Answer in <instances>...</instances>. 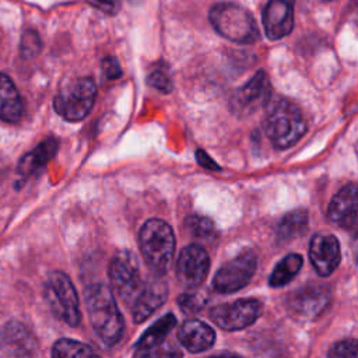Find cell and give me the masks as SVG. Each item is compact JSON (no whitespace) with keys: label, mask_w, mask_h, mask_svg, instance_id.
I'll return each instance as SVG.
<instances>
[{"label":"cell","mask_w":358,"mask_h":358,"mask_svg":"<svg viewBox=\"0 0 358 358\" xmlns=\"http://www.w3.org/2000/svg\"><path fill=\"white\" fill-rule=\"evenodd\" d=\"M52 355L57 358L63 357H91L96 355L91 347L84 343L70 340V338H60L53 344Z\"/></svg>","instance_id":"24"},{"label":"cell","mask_w":358,"mask_h":358,"mask_svg":"<svg viewBox=\"0 0 358 358\" xmlns=\"http://www.w3.org/2000/svg\"><path fill=\"white\" fill-rule=\"evenodd\" d=\"M303 259L298 253H289L282 260L277 263L274 270L268 277V284L271 287H282L288 284L301 270Z\"/></svg>","instance_id":"23"},{"label":"cell","mask_w":358,"mask_h":358,"mask_svg":"<svg viewBox=\"0 0 358 358\" xmlns=\"http://www.w3.org/2000/svg\"><path fill=\"white\" fill-rule=\"evenodd\" d=\"M196 159L199 162V165H201L203 168L206 169H210V171H220V166L207 155L206 151L203 150H197L196 151Z\"/></svg>","instance_id":"32"},{"label":"cell","mask_w":358,"mask_h":358,"mask_svg":"<svg viewBox=\"0 0 358 358\" xmlns=\"http://www.w3.org/2000/svg\"><path fill=\"white\" fill-rule=\"evenodd\" d=\"M109 280L117 296L130 308L141 295L150 277H144L137 256L127 249L116 252L109 264Z\"/></svg>","instance_id":"5"},{"label":"cell","mask_w":358,"mask_h":358,"mask_svg":"<svg viewBox=\"0 0 358 358\" xmlns=\"http://www.w3.org/2000/svg\"><path fill=\"white\" fill-rule=\"evenodd\" d=\"M264 130L270 143L280 150L294 145L305 133L306 122L301 109L287 98L268 99Z\"/></svg>","instance_id":"2"},{"label":"cell","mask_w":358,"mask_h":358,"mask_svg":"<svg viewBox=\"0 0 358 358\" xmlns=\"http://www.w3.org/2000/svg\"><path fill=\"white\" fill-rule=\"evenodd\" d=\"M45 298L52 312L69 326H77L81 320L78 295L71 280L62 271L50 273L45 284Z\"/></svg>","instance_id":"7"},{"label":"cell","mask_w":358,"mask_h":358,"mask_svg":"<svg viewBox=\"0 0 358 358\" xmlns=\"http://www.w3.org/2000/svg\"><path fill=\"white\" fill-rule=\"evenodd\" d=\"M178 305L185 313H197L206 305V299L199 292H186L178 298Z\"/></svg>","instance_id":"27"},{"label":"cell","mask_w":358,"mask_h":358,"mask_svg":"<svg viewBox=\"0 0 358 358\" xmlns=\"http://www.w3.org/2000/svg\"><path fill=\"white\" fill-rule=\"evenodd\" d=\"M59 143L56 138L49 137L39 143L32 151L27 152L18 162L17 171L21 178H28L42 169L57 152Z\"/></svg>","instance_id":"19"},{"label":"cell","mask_w":358,"mask_h":358,"mask_svg":"<svg viewBox=\"0 0 358 358\" xmlns=\"http://www.w3.org/2000/svg\"><path fill=\"white\" fill-rule=\"evenodd\" d=\"M186 231L197 239H211L215 235L214 222L203 215H189L185 220Z\"/></svg>","instance_id":"25"},{"label":"cell","mask_w":358,"mask_h":358,"mask_svg":"<svg viewBox=\"0 0 358 358\" xmlns=\"http://www.w3.org/2000/svg\"><path fill=\"white\" fill-rule=\"evenodd\" d=\"M309 257L320 277L330 275L337 268L341 257L338 239L330 234H316L310 239Z\"/></svg>","instance_id":"14"},{"label":"cell","mask_w":358,"mask_h":358,"mask_svg":"<svg viewBox=\"0 0 358 358\" xmlns=\"http://www.w3.org/2000/svg\"><path fill=\"white\" fill-rule=\"evenodd\" d=\"M175 324H176V317L172 313H166L162 317H159L143 333V336L134 344L136 355L150 357L152 351H155L158 347L162 345V343L165 341V337L169 334V331L173 329Z\"/></svg>","instance_id":"18"},{"label":"cell","mask_w":358,"mask_h":358,"mask_svg":"<svg viewBox=\"0 0 358 358\" xmlns=\"http://www.w3.org/2000/svg\"><path fill=\"white\" fill-rule=\"evenodd\" d=\"M87 4L91 7L108 14V15H115L120 10V0H85Z\"/></svg>","instance_id":"30"},{"label":"cell","mask_w":358,"mask_h":358,"mask_svg":"<svg viewBox=\"0 0 358 358\" xmlns=\"http://www.w3.org/2000/svg\"><path fill=\"white\" fill-rule=\"evenodd\" d=\"M210 22L214 29L228 41L236 43H255L259 29L250 11L235 3H218L210 10Z\"/></svg>","instance_id":"4"},{"label":"cell","mask_w":358,"mask_h":358,"mask_svg":"<svg viewBox=\"0 0 358 358\" xmlns=\"http://www.w3.org/2000/svg\"><path fill=\"white\" fill-rule=\"evenodd\" d=\"M96 84L91 77L70 81L55 96L53 108L59 116L69 122L83 120L94 106Z\"/></svg>","instance_id":"6"},{"label":"cell","mask_w":358,"mask_h":358,"mask_svg":"<svg viewBox=\"0 0 358 358\" xmlns=\"http://www.w3.org/2000/svg\"><path fill=\"white\" fill-rule=\"evenodd\" d=\"M357 340L355 338H347L343 341L336 343L330 351H329V357L331 358H357L358 351H357Z\"/></svg>","instance_id":"28"},{"label":"cell","mask_w":358,"mask_h":358,"mask_svg":"<svg viewBox=\"0 0 358 358\" xmlns=\"http://www.w3.org/2000/svg\"><path fill=\"white\" fill-rule=\"evenodd\" d=\"M101 66H102V71L108 80H116L122 76V67H120L117 59L113 56H108V57L102 59Z\"/></svg>","instance_id":"31"},{"label":"cell","mask_w":358,"mask_h":358,"mask_svg":"<svg viewBox=\"0 0 358 358\" xmlns=\"http://www.w3.org/2000/svg\"><path fill=\"white\" fill-rule=\"evenodd\" d=\"M270 99V81L264 71H257L231 98V109L239 117H246L267 105Z\"/></svg>","instance_id":"11"},{"label":"cell","mask_w":358,"mask_h":358,"mask_svg":"<svg viewBox=\"0 0 358 358\" xmlns=\"http://www.w3.org/2000/svg\"><path fill=\"white\" fill-rule=\"evenodd\" d=\"M147 83L150 87L164 92V94H168L172 91L173 88V84H172V78L169 76V73L166 71L165 67H157L154 69L150 76L147 77Z\"/></svg>","instance_id":"26"},{"label":"cell","mask_w":358,"mask_h":358,"mask_svg":"<svg viewBox=\"0 0 358 358\" xmlns=\"http://www.w3.org/2000/svg\"><path fill=\"white\" fill-rule=\"evenodd\" d=\"M262 303L257 299H236L229 303L215 305L210 310V319L222 330L234 331L253 324L262 315Z\"/></svg>","instance_id":"9"},{"label":"cell","mask_w":358,"mask_h":358,"mask_svg":"<svg viewBox=\"0 0 358 358\" xmlns=\"http://www.w3.org/2000/svg\"><path fill=\"white\" fill-rule=\"evenodd\" d=\"M84 296L95 334L105 345H115L122 338L124 320L113 298L112 289L106 284L94 282L85 288Z\"/></svg>","instance_id":"1"},{"label":"cell","mask_w":358,"mask_h":358,"mask_svg":"<svg viewBox=\"0 0 358 358\" xmlns=\"http://www.w3.org/2000/svg\"><path fill=\"white\" fill-rule=\"evenodd\" d=\"M210 270V257L206 249L192 243L185 246L176 262V278L186 288L199 287L207 277Z\"/></svg>","instance_id":"12"},{"label":"cell","mask_w":358,"mask_h":358,"mask_svg":"<svg viewBox=\"0 0 358 358\" xmlns=\"http://www.w3.org/2000/svg\"><path fill=\"white\" fill-rule=\"evenodd\" d=\"M1 341L4 348L14 355H29L35 350V341L28 329L20 322H10L3 327Z\"/></svg>","instance_id":"21"},{"label":"cell","mask_w":358,"mask_h":358,"mask_svg":"<svg viewBox=\"0 0 358 358\" xmlns=\"http://www.w3.org/2000/svg\"><path fill=\"white\" fill-rule=\"evenodd\" d=\"M308 228V214L302 210L289 211L278 221L275 235L278 242H289L302 235Z\"/></svg>","instance_id":"22"},{"label":"cell","mask_w":358,"mask_h":358,"mask_svg":"<svg viewBox=\"0 0 358 358\" xmlns=\"http://www.w3.org/2000/svg\"><path fill=\"white\" fill-rule=\"evenodd\" d=\"M358 215V200H357V186L350 183L338 190L337 194L331 199L327 217L329 220L341 228L355 229Z\"/></svg>","instance_id":"15"},{"label":"cell","mask_w":358,"mask_h":358,"mask_svg":"<svg viewBox=\"0 0 358 358\" xmlns=\"http://www.w3.org/2000/svg\"><path fill=\"white\" fill-rule=\"evenodd\" d=\"M330 302V289L322 284H308L295 289L287 298L288 310L301 320H313L320 316Z\"/></svg>","instance_id":"10"},{"label":"cell","mask_w":358,"mask_h":358,"mask_svg":"<svg viewBox=\"0 0 358 358\" xmlns=\"http://www.w3.org/2000/svg\"><path fill=\"white\" fill-rule=\"evenodd\" d=\"M138 243L150 271L164 275L175 252V235L171 225L159 218L145 221L140 229Z\"/></svg>","instance_id":"3"},{"label":"cell","mask_w":358,"mask_h":358,"mask_svg":"<svg viewBox=\"0 0 358 358\" xmlns=\"http://www.w3.org/2000/svg\"><path fill=\"white\" fill-rule=\"evenodd\" d=\"M256 267V255L252 250H245L220 267L213 278V288L221 294L236 292L249 284Z\"/></svg>","instance_id":"8"},{"label":"cell","mask_w":358,"mask_h":358,"mask_svg":"<svg viewBox=\"0 0 358 358\" xmlns=\"http://www.w3.org/2000/svg\"><path fill=\"white\" fill-rule=\"evenodd\" d=\"M41 50V39L35 31H25L21 39V53L24 57H32Z\"/></svg>","instance_id":"29"},{"label":"cell","mask_w":358,"mask_h":358,"mask_svg":"<svg viewBox=\"0 0 358 358\" xmlns=\"http://www.w3.org/2000/svg\"><path fill=\"white\" fill-rule=\"evenodd\" d=\"M295 0H268L264 6L262 21L264 34L271 41L287 36L294 28Z\"/></svg>","instance_id":"13"},{"label":"cell","mask_w":358,"mask_h":358,"mask_svg":"<svg viewBox=\"0 0 358 358\" xmlns=\"http://www.w3.org/2000/svg\"><path fill=\"white\" fill-rule=\"evenodd\" d=\"M24 112L22 99L13 80L0 73V119L8 123H17Z\"/></svg>","instance_id":"20"},{"label":"cell","mask_w":358,"mask_h":358,"mask_svg":"<svg viewBox=\"0 0 358 358\" xmlns=\"http://www.w3.org/2000/svg\"><path fill=\"white\" fill-rule=\"evenodd\" d=\"M159 277L161 275L152 274L141 295L129 308L136 323H141L143 320H145L154 310H157L165 302L168 296V285Z\"/></svg>","instance_id":"16"},{"label":"cell","mask_w":358,"mask_h":358,"mask_svg":"<svg viewBox=\"0 0 358 358\" xmlns=\"http://www.w3.org/2000/svg\"><path fill=\"white\" fill-rule=\"evenodd\" d=\"M179 343L190 352H201L213 347L215 341L214 330L201 320H186L178 330Z\"/></svg>","instance_id":"17"},{"label":"cell","mask_w":358,"mask_h":358,"mask_svg":"<svg viewBox=\"0 0 358 358\" xmlns=\"http://www.w3.org/2000/svg\"><path fill=\"white\" fill-rule=\"evenodd\" d=\"M323 1H330V0H323Z\"/></svg>","instance_id":"33"}]
</instances>
